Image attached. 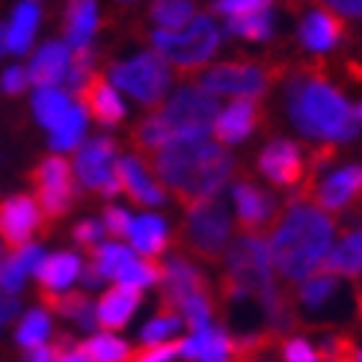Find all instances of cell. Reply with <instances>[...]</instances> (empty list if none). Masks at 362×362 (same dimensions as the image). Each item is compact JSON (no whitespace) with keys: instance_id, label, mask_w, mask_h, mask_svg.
<instances>
[{"instance_id":"obj_1","label":"cell","mask_w":362,"mask_h":362,"mask_svg":"<svg viewBox=\"0 0 362 362\" xmlns=\"http://www.w3.org/2000/svg\"><path fill=\"white\" fill-rule=\"evenodd\" d=\"M285 78V107L291 125L315 143H348L359 134L354 107L329 81L318 59L291 63Z\"/></svg>"},{"instance_id":"obj_2","label":"cell","mask_w":362,"mask_h":362,"mask_svg":"<svg viewBox=\"0 0 362 362\" xmlns=\"http://www.w3.org/2000/svg\"><path fill=\"white\" fill-rule=\"evenodd\" d=\"M336 223L321 208H315L303 199L285 202V214L276 217L270 229L267 252L270 264L285 282H303L321 267L327 252L333 250Z\"/></svg>"},{"instance_id":"obj_3","label":"cell","mask_w":362,"mask_h":362,"mask_svg":"<svg viewBox=\"0 0 362 362\" xmlns=\"http://www.w3.org/2000/svg\"><path fill=\"white\" fill-rule=\"evenodd\" d=\"M160 185L175 193L181 205L211 199L235 173V158L226 146L208 140H175L148 155Z\"/></svg>"},{"instance_id":"obj_4","label":"cell","mask_w":362,"mask_h":362,"mask_svg":"<svg viewBox=\"0 0 362 362\" xmlns=\"http://www.w3.org/2000/svg\"><path fill=\"white\" fill-rule=\"evenodd\" d=\"M288 306L297 329L312 333H344V327L362 324V285L333 274L309 276L288 291Z\"/></svg>"},{"instance_id":"obj_5","label":"cell","mask_w":362,"mask_h":362,"mask_svg":"<svg viewBox=\"0 0 362 362\" xmlns=\"http://www.w3.org/2000/svg\"><path fill=\"white\" fill-rule=\"evenodd\" d=\"M220 297H267L276 288L267 240L262 235H240L229 240L223 259Z\"/></svg>"},{"instance_id":"obj_6","label":"cell","mask_w":362,"mask_h":362,"mask_svg":"<svg viewBox=\"0 0 362 362\" xmlns=\"http://www.w3.org/2000/svg\"><path fill=\"white\" fill-rule=\"evenodd\" d=\"M220 39L223 33L211 15H196L185 30H175V33H167V30L152 33L155 54L173 63L181 78H190L193 71H199L217 54Z\"/></svg>"},{"instance_id":"obj_7","label":"cell","mask_w":362,"mask_h":362,"mask_svg":"<svg viewBox=\"0 0 362 362\" xmlns=\"http://www.w3.org/2000/svg\"><path fill=\"white\" fill-rule=\"evenodd\" d=\"M181 247L199 262L220 264L226 247L232 240V217L226 202L217 196L211 199H199L185 208V223H181Z\"/></svg>"},{"instance_id":"obj_8","label":"cell","mask_w":362,"mask_h":362,"mask_svg":"<svg viewBox=\"0 0 362 362\" xmlns=\"http://www.w3.org/2000/svg\"><path fill=\"white\" fill-rule=\"evenodd\" d=\"M291 63H279V59H274V63H252V59H247V63H220V66H211L202 71L199 78V89H205L208 95H235V98H255L259 101L270 83H274L276 78H282L285 69H288Z\"/></svg>"},{"instance_id":"obj_9","label":"cell","mask_w":362,"mask_h":362,"mask_svg":"<svg viewBox=\"0 0 362 362\" xmlns=\"http://www.w3.org/2000/svg\"><path fill=\"white\" fill-rule=\"evenodd\" d=\"M158 113L163 119V125L170 128L175 143V140H205L211 128H214L220 107H217V98L208 95L205 89L181 86Z\"/></svg>"},{"instance_id":"obj_10","label":"cell","mask_w":362,"mask_h":362,"mask_svg":"<svg viewBox=\"0 0 362 362\" xmlns=\"http://www.w3.org/2000/svg\"><path fill=\"white\" fill-rule=\"evenodd\" d=\"M110 78L119 89H125L131 98L155 107V104H160L163 95L170 93L173 71L163 57H158L155 51H143L137 57L125 59V63H116L110 69Z\"/></svg>"},{"instance_id":"obj_11","label":"cell","mask_w":362,"mask_h":362,"mask_svg":"<svg viewBox=\"0 0 362 362\" xmlns=\"http://www.w3.org/2000/svg\"><path fill=\"white\" fill-rule=\"evenodd\" d=\"M294 199H303V202L312 199L315 208H321L324 214H341V211L359 205L362 202V163L341 167L321 181H312L309 187L294 193Z\"/></svg>"},{"instance_id":"obj_12","label":"cell","mask_w":362,"mask_h":362,"mask_svg":"<svg viewBox=\"0 0 362 362\" xmlns=\"http://www.w3.org/2000/svg\"><path fill=\"white\" fill-rule=\"evenodd\" d=\"M71 173L81 178V185L86 190H95L101 196L122 193L116 178V143L110 137H95L86 146H81Z\"/></svg>"},{"instance_id":"obj_13","label":"cell","mask_w":362,"mask_h":362,"mask_svg":"<svg viewBox=\"0 0 362 362\" xmlns=\"http://www.w3.org/2000/svg\"><path fill=\"white\" fill-rule=\"evenodd\" d=\"M36 193H39V211L45 220H59L74 202V173L69 167V160L63 158H45L36 173Z\"/></svg>"},{"instance_id":"obj_14","label":"cell","mask_w":362,"mask_h":362,"mask_svg":"<svg viewBox=\"0 0 362 362\" xmlns=\"http://www.w3.org/2000/svg\"><path fill=\"white\" fill-rule=\"evenodd\" d=\"M259 173L279 190H294L306 178V152L294 140H274L262 148Z\"/></svg>"},{"instance_id":"obj_15","label":"cell","mask_w":362,"mask_h":362,"mask_svg":"<svg viewBox=\"0 0 362 362\" xmlns=\"http://www.w3.org/2000/svg\"><path fill=\"white\" fill-rule=\"evenodd\" d=\"M160 285H163L160 309H167V312H178V306L190 297L211 294L205 274L190 259H185V255H173V259L160 267Z\"/></svg>"},{"instance_id":"obj_16","label":"cell","mask_w":362,"mask_h":362,"mask_svg":"<svg viewBox=\"0 0 362 362\" xmlns=\"http://www.w3.org/2000/svg\"><path fill=\"white\" fill-rule=\"evenodd\" d=\"M232 199H235L238 223L244 229V235L264 238V232L274 229V223L279 217V202L270 193H264L259 185H252L250 178H240L232 190Z\"/></svg>"},{"instance_id":"obj_17","label":"cell","mask_w":362,"mask_h":362,"mask_svg":"<svg viewBox=\"0 0 362 362\" xmlns=\"http://www.w3.org/2000/svg\"><path fill=\"white\" fill-rule=\"evenodd\" d=\"M42 223V211L30 196H9L6 202H0V240H6L9 247L30 244Z\"/></svg>"},{"instance_id":"obj_18","label":"cell","mask_w":362,"mask_h":362,"mask_svg":"<svg viewBox=\"0 0 362 362\" xmlns=\"http://www.w3.org/2000/svg\"><path fill=\"white\" fill-rule=\"evenodd\" d=\"M264 122V107L262 101L255 98H235L223 113H217L214 119V137L220 140V146H235L244 143L250 134Z\"/></svg>"},{"instance_id":"obj_19","label":"cell","mask_w":362,"mask_h":362,"mask_svg":"<svg viewBox=\"0 0 362 362\" xmlns=\"http://www.w3.org/2000/svg\"><path fill=\"white\" fill-rule=\"evenodd\" d=\"M116 178H119V187H122L128 196L137 205H163V199H167V193H163V187L158 185V181L148 175L146 163L140 158H116Z\"/></svg>"},{"instance_id":"obj_20","label":"cell","mask_w":362,"mask_h":362,"mask_svg":"<svg viewBox=\"0 0 362 362\" xmlns=\"http://www.w3.org/2000/svg\"><path fill=\"white\" fill-rule=\"evenodd\" d=\"M344 33H348L344 21L329 9H312L309 15H303V21H300V42H303V48L315 57L333 51L344 39Z\"/></svg>"},{"instance_id":"obj_21","label":"cell","mask_w":362,"mask_h":362,"mask_svg":"<svg viewBox=\"0 0 362 362\" xmlns=\"http://www.w3.org/2000/svg\"><path fill=\"white\" fill-rule=\"evenodd\" d=\"M178 356L187 362H232V339L226 327H202L181 341Z\"/></svg>"},{"instance_id":"obj_22","label":"cell","mask_w":362,"mask_h":362,"mask_svg":"<svg viewBox=\"0 0 362 362\" xmlns=\"http://www.w3.org/2000/svg\"><path fill=\"white\" fill-rule=\"evenodd\" d=\"M83 262L81 255L74 252H51L45 255L36 267V279L42 285V297H57V294H66L71 288V282L81 276Z\"/></svg>"},{"instance_id":"obj_23","label":"cell","mask_w":362,"mask_h":362,"mask_svg":"<svg viewBox=\"0 0 362 362\" xmlns=\"http://www.w3.org/2000/svg\"><path fill=\"white\" fill-rule=\"evenodd\" d=\"M81 107L86 110V113H93L101 125H119L125 119V104H122V98H119V93L113 89V83H107L101 78V74H93L86 83H83V89H81Z\"/></svg>"},{"instance_id":"obj_24","label":"cell","mask_w":362,"mask_h":362,"mask_svg":"<svg viewBox=\"0 0 362 362\" xmlns=\"http://www.w3.org/2000/svg\"><path fill=\"white\" fill-rule=\"evenodd\" d=\"M69 63H71V51L63 42H45L42 48L33 54V59H30L27 78H30V83H36V89L59 86L66 81Z\"/></svg>"},{"instance_id":"obj_25","label":"cell","mask_w":362,"mask_h":362,"mask_svg":"<svg viewBox=\"0 0 362 362\" xmlns=\"http://www.w3.org/2000/svg\"><path fill=\"white\" fill-rule=\"evenodd\" d=\"M143 294L137 288H125V285H116V288L104 291L101 300L95 303V324H101L110 333H119L122 327H128L131 315L137 312Z\"/></svg>"},{"instance_id":"obj_26","label":"cell","mask_w":362,"mask_h":362,"mask_svg":"<svg viewBox=\"0 0 362 362\" xmlns=\"http://www.w3.org/2000/svg\"><path fill=\"white\" fill-rule=\"evenodd\" d=\"M98 27V6L95 0H71L66 9V48L81 51L89 48V42L95 36Z\"/></svg>"},{"instance_id":"obj_27","label":"cell","mask_w":362,"mask_h":362,"mask_svg":"<svg viewBox=\"0 0 362 362\" xmlns=\"http://www.w3.org/2000/svg\"><path fill=\"white\" fill-rule=\"evenodd\" d=\"M128 238H131V247L137 250L146 259H155L167 250L170 244V229L163 217L158 214H140V217H131V229H128Z\"/></svg>"},{"instance_id":"obj_28","label":"cell","mask_w":362,"mask_h":362,"mask_svg":"<svg viewBox=\"0 0 362 362\" xmlns=\"http://www.w3.org/2000/svg\"><path fill=\"white\" fill-rule=\"evenodd\" d=\"M36 27H39V9H36V4L15 6L12 18L6 24V51L9 54H27L30 45H33Z\"/></svg>"},{"instance_id":"obj_29","label":"cell","mask_w":362,"mask_h":362,"mask_svg":"<svg viewBox=\"0 0 362 362\" xmlns=\"http://www.w3.org/2000/svg\"><path fill=\"white\" fill-rule=\"evenodd\" d=\"M69 110H71L69 93H63V89H57V86L36 89V95H33V113H36V119H39V125H45V128L54 131V128L66 119Z\"/></svg>"},{"instance_id":"obj_30","label":"cell","mask_w":362,"mask_h":362,"mask_svg":"<svg viewBox=\"0 0 362 362\" xmlns=\"http://www.w3.org/2000/svg\"><path fill=\"white\" fill-rule=\"evenodd\" d=\"M78 351L86 362H128V356H131L128 341H122L119 336H110V333L86 339L83 344H78Z\"/></svg>"},{"instance_id":"obj_31","label":"cell","mask_w":362,"mask_h":362,"mask_svg":"<svg viewBox=\"0 0 362 362\" xmlns=\"http://www.w3.org/2000/svg\"><path fill=\"white\" fill-rule=\"evenodd\" d=\"M83 134H86V110L81 104H71L66 119L51 131V148L54 152H71V148L81 146Z\"/></svg>"},{"instance_id":"obj_32","label":"cell","mask_w":362,"mask_h":362,"mask_svg":"<svg viewBox=\"0 0 362 362\" xmlns=\"http://www.w3.org/2000/svg\"><path fill=\"white\" fill-rule=\"evenodd\" d=\"M51 339V315L48 309H30L24 315V321L15 329V341L30 354L36 348H45V341Z\"/></svg>"},{"instance_id":"obj_33","label":"cell","mask_w":362,"mask_h":362,"mask_svg":"<svg viewBox=\"0 0 362 362\" xmlns=\"http://www.w3.org/2000/svg\"><path fill=\"white\" fill-rule=\"evenodd\" d=\"M226 30L232 36H240V39H250V42H264L274 36V15L270 9L264 12H252V15H240V18H226Z\"/></svg>"},{"instance_id":"obj_34","label":"cell","mask_w":362,"mask_h":362,"mask_svg":"<svg viewBox=\"0 0 362 362\" xmlns=\"http://www.w3.org/2000/svg\"><path fill=\"white\" fill-rule=\"evenodd\" d=\"M48 306L57 309L59 315H66V318H71V321H78L83 329L95 327V306L89 303V297L81 294V291H66V294L48 297Z\"/></svg>"},{"instance_id":"obj_35","label":"cell","mask_w":362,"mask_h":362,"mask_svg":"<svg viewBox=\"0 0 362 362\" xmlns=\"http://www.w3.org/2000/svg\"><path fill=\"white\" fill-rule=\"evenodd\" d=\"M148 15H152V21L158 24V30L175 33L178 27H185V24L193 21V0H155Z\"/></svg>"},{"instance_id":"obj_36","label":"cell","mask_w":362,"mask_h":362,"mask_svg":"<svg viewBox=\"0 0 362 362\" xmlns=\"http://www.w3.org/2000/svg\"><path fill=\"white\" fill-rule=\"evenodd\" d=\"M134 259V250H128L125 244H98L93 247V259H89V264H93L98 270L101 279H116V274L122 270L128 262Z\"/></svg>"},{"instance_id":"obj_37","label":"cell","mask_w":362,"mask_h":362,"mask_svg":"<svg viewBox=\"0 0 362 362\" xmlns=\"http://www.w3.org/2000/svg\"><path fill=\"white\" fill-rule=\"evenodd\" d=\"M160 282V264L155 259H131L122 270L116 274V285H125V288H148V285Z\"/></svg>"},{"instance_id":"obj_38","label":"cell","mask_w":362,"mask_h":362,"mask_svg":"<svg viewBox=\"0 0 362 362\" xmlns=\"http://www.w3.org/2000/svg\"><path fill=\"white\" fill-rule=\"evenodd\" d=\"M181 324H185V321H181L178 312L160 309L158 318H152L143 327L140 339H143V344H163V341H170V339H175L181 333Z\"/></svg>"},{"instance_id":"obj_39","label":"cell","mask_w":362,"mask_h":362,"mask_svg":"<svg viewBox=\"0 0 362 362\" xmlns=\"http://www.w3.org/2000/svg\"><path fill=\"white\" fill-rule=\"evenodd\" d=\"M279 351H282V362H321L318 351L312 348L306 339L300 336H288L279 341Z\"/></svg>"},{"instance_id":"obj_40","label":"cell","mask_w":362,"mask_h":362,"mask_svg":"<svg viewBox=\"0 0 362 362\" xmlns=\"http://www.w3.org/2000/svg\"><path fill=\"white\" fill-rule=\"evenodd\" d=\"M274 6V0H217L214 12L226 15V18H240V15H252V12H264Z\"/></svg>"},{"instance_id":"obj_41","label":"cell","mask_w":362,"mask_h":362,"mask_svg":"<svg viewBox=\"0 0 362 362\" xmlns=\"http://www.w3.org/2000/svg\"><path fill=\"white\" fill-rule=\"evenodd\" d=\"M181 351V341H163V344H146L137 354H131L128 362H173Z\"/></svg>"},{"instance_id":"obj_42","label":"cell","mask_w":362,"mask_h":362,"mask_svg":"<svg viewBox=\"0 0 362 362\" xmlns=\"http://www.w3.org/2000/svg\"><path fill=\"white\" fill-rule=\"evenodd\" d=\"M24 279H27V270H24L18 262H15L12 255L0 262V288H4L6 294H18L21 285H24Z\"/></svg>"},{"instance_id":"obj_43","label":"cell","mask_w":362,"mask_h":362,"mask_svg":"<svg viewBox=\"0 0 362 362\" xmlns=\"http://www.w3.org/2000/svg\"><path fill=\"white\" fill-rule=\"evenodd\" d=\"M101 226H104V232L113 235V238H128V229H131V214H128L125 208L110 205L107 211H104Z\"/></svg>"},{"instance_id":"obj_44","label":"cell","mask_w":362,"mask_h":362,"mask_svg":"<svg viewBox=\"0 0 362 362\" xmlns=\"http://www.w3.org/2000/svg\"><path fill=\"white\" fill-rule=\"evenodd\" d=\"M12 259L18 262L24 270H27V276L30 274H36V267H39V262L45 259V250L39 247V244H33V240H30V244H24V247H15V252H12Z\"/></svg>"},{"instance_id":"obj_45","label":"cell","mask_w":362,"mask_h":362,"mask_svg":"<svg viewBox=\"0 0 362 362\" xmlns=\"http://www.w3.org/2000/svg\"><path fill=\"white\" fill-rule=\"evenodd\" d=\"M104 238V226L101 220H83L74 226V240L83 247H98V240Z\"/></svg>"},{"instance_id":"obj_46","label":"cell","mask_w":362,"mask_h":362,"mask_svg":"<svg viewBox=\"0 0 362 362\" xmlns=\"http://www.w3.org/2000/svg\"><path fill=\"white\" fill-rule=\"evenodd\" d=\"M27 83H30L27 69H21V66L6 69V71H4V81H0V86H4L6 95H21L24 89H27Z\"/></svg>"},{"instance_id":"obj_47","label":"cell","mask_w":362,"mask_h":362,"mask_svg":"<svg viewBox=\"0 0 362 362\" xmlns=\"http://www.w3.org/2000/svg\"><path fill=\"white\" fill-rule=\"evenodd\" d=\"M321 4L339 18H362V0H321Z\"/></svg>"},{"instance_id":"obj_48","label":"cell","mask_w":362,"mask_h":362,"mask_svg":"<svg viewBox=\"0 0 362 362\" xmlns=\"http://www.w3.org/2000/svg\"><path fill=\"white\" fill-rule=\"evenodd\" d=\"M18 312H21V306H18V300H15V294H6L4 288H0V321L15 318Z\"/></svg>"},{"instance_id":"obj_49","label":"cell","mask_w":362,"mask_h":362,"mask_svg":"<svg viewBox=\"0 0 362 362\" xmlns=\"http://www.w3.org/2000/svg\"><path fill=\"white\" fill-rule=\"evenodd\" d=\"M57 362H86V359L81 356L78 348H71V344L59 341V344H57Z\"/></svg>"},{"instance_id":"obj_50","label":"cell","mask_w":362,"mask_h":362,"mask_svg":"<svg viewBox=\"0 0 362 362\" xmlns=\"http://www.w3.org/2000/svg\"><path fill=\"white\" fill-rule=\"evenodd\" d=\"M27 362H57V348H36V351H30V356H27Z\"/></svg>"},{"instance_id":"obj_51","label":"cell","mask_w":362,"mask_h":362,"mask_svg":"<svg viewBox=\"0 0 362 362\" xmlns=\"http://www.w3.org/2000/svg\"><path fill=\"white\" fill-rule=\"evenodd\" d=\"M4 54H9L6 51V24H0V57Z\"/></svg>"},{"instance_id":"obj_52","label":"cell","mask_w":362,"mask_h":362,"mask_svg":"<svg viewBox=\"0 0 362 362\" xmlns=\"http://www.w3.org/2000/svg\"><path fill=\"white\" fill-rule=\"evenodd\" d=\"M351 107H354V116H356V122H362V101H359V104H351Z\"/></svg>"},{"instance_id":"obj_53","label":"cell","mask_w":362,"mask_h":362,"mask_svg":"<svg viewBox=\"0 0 362 362\" xmlns=\"http://www.w3.org/2000/svg\"><path fill=\"white\" fill-rule=\"evenodd\" d=\"M351 362H362V348H359V344H356L354 354H351Z\"/></svg>"},{"instance_id":"obj_54","label":"cell","mask_w":362,"mask_h":362,"mask_svg":"<svg viewBox=\"0 0 362 362\" xmlns=\"http://www.w3.org/2000/svg\"><path fill=\"white\" fill-rule=\"evenodd\" d=\"M294 4H297V0H294ZM303 4H318V0H303Z\"/></svg>"},{"instance_id":"obj_55","label":"cell","mask_w":362,"mask_h":362,"mask_svg":"<svg viewBox=\"0 0 362 362\" xmlns=\"http://www.w3.org/2000/svg\"><path fill=\"white\" fill-rule=\"evenodd\" d=\"M119 4H134V0H119Z\"/></svg>"},{"instance_id":"obj_56","label":"cell","mask_w":362,"mask_h":362,"mask_svg":"<svg viewBox=\"0 0 362 362\" xmlns=\"http://www.w3.org/2000/svg\"><path fill=\"white\" fill-rule=\"evenodd\" d=\"M30 4H33V0H30Z\"/></svg>"},{"instance_id":"obj_57","label":"cell","mask_w":362,"mask_h":362,"mask_svg":"<svg viewBox=\"0 0 362 362\" xmlns=\"http://www.w3.org/2000/svg\"><path fill=\"white\" fill-rule=\"evenodd\" d=\"M0 324H4V321H0Z\"/></svg>"}]
</instances>
